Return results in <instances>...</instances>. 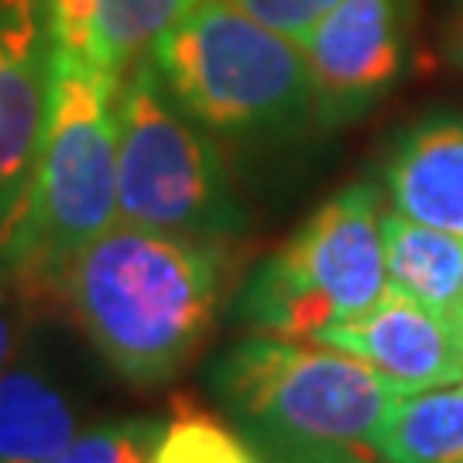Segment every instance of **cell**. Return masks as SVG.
<instances>
[{
  "mask_svg": "<svg viewBox=\"0 0 463 463\" xmlns=\"http://www.w3.org/2000/svg\"><path fill=\"white\" fill-rule=\"evenodd\" d=\"M223 244L117 220L62 271L55 296L131 384L179 378L220 316Z\"/></svg>",
  "mask_w": 463,
  "mask_h": 463,
  "instance_id": "cell-1",
  "label": "cell"
},
{
  "mask_svg": "<svg viewBox=\"0 0 463 463\" xmlns=\"http://www.w3.org/2000/svg\"><path fill=\"white\" fill-rule=\"evenodd\" d=\"M206 384L261 463H371L402 395L347 350L268 333L227 350Z\"/></svg>",
  "mask_w": 463,
  "mask_h": 463,
  "instance_id": "cell-2",
  "label": "cell"
},
{
  "mask_svg": "<svg viewBox=\"0 0 463 463\" xmlns=\"http://www.w3.org/2000/svg\"><path fill=\"white\" fill-rule=\"evenodd\" d=\"M120 83L69 52H52L49 117L28 196L0 237V275L24 298L55 296L80 250L117 223Z\"/></svg>",
  "mask_w": 463,
  "mask_h": 463,
  "instance_id": "cell-3",
  "label": "cell"
},
{
  "mask_svg": "<svg viewBox=\"0 0 463 463\" xmlns=\"http://www.w3.org/2000/svg\"><path fill=\"white\" fill-rule=\"evenodd\" d=\"M148 59L185 114L231 137L292 131L316 117L302 49L237 0H199Z\"/></svg>",
  "mask_w": 463,
  "mask_h": 463,
  "instance_id": "cell-4",
  "label": "cell"
},
{
  "mask_svg": "<svg viewBox=\"0 0 463 463\" xmlns=\"http://www.w3.org/2000/svg\"><path fill=\"white\" fill-rule=\"evenodd\" d=\"M117 220L227 244L248 227L210 131L137 59L117 97Z\"/></svg>",
  "mask_w": 463,
  "mask_h": 463,
  "instance_id": "cell-5",
  "label": "cell"
},
{
  "mask_svg": "<svg viewBox=\"0 0 463 463\" xmlns=\"http://www.w3.org/2000/svg\"><path fill=\"white\" fill-rule=\"evenodd\" d=\"M381 216L378 185L340 189L254 268L237 298V316L268 336L319 340L367 313L388 292Z\"/></svg>",
  "mask_w": 463,
  "mask_h": 463,
  "instance_id": "cell-6",
  "label": "cell"
},
{
  "mask_svg": "<svg viewBox=\"0 0 463 463\" xmlns=\"http://www.w3.org/2000/svg\"><path fill=\"white\" fill-rule=\"evenodd\" d=\"M409 0H340L298 38L316 117L347 124L367 114L402 72Z\"/></svg>",
  "mask_w": 463,
  "mask_h": 463,
  "instance_id": "cell-7",
  "label": "cell"
},
{
  "mask_svg": "<svg viewBox=\"0 0 463 463\" xmlns=\"http://www.w3.org/2000/svg\"><path fill=\"white\" fill-rule=\"evenodd\" d=\"M52 0H0V237L28 196L49 117Z\"/></svg>",
  "mask_w": 463,
  "mask_h": 463,
  "instance_id": "cell-8",
  "label": "cell"
},
{
  "mask_svg": "<svg viewBox=\"0 0 463 463\" xmlns=\"http://www.w3.org/2000/svg\"><path fill=\"white\" fill-rule=\"evenodd\" d=\"M316 344L361 357L402 395L463 381V323L432 313L395 288L367 313L326 330Z\"/></svg>",
  "mask_w": 463,
  "mask_h": 463,
  "instance_id": "cell-9",
  "label": "cell"
},
{
  "mask_svg": "<svg viewBox=\"0 0 463 463\" xmlns=\"http://www.w3.org/2000/svg\"><path fill=\"white\" fill-rule=\"evenodd\" d=\"M384 189L398 213L463 237V117H430L398 134Z\"/></svg>",
  "mask_w": 463,
  "mask_h": 463,
  "instance_id": "cell-10",
  "label": "cell"
},
{
  "mask_svg": "<svg viewBox=\"0 0 463 463\" xmlns=\"http://www.w3.org/2000/svg\"><path fill=\"white\" fill-rule=\"evenodd\" d=\"M199 0H52L55 49L124 83L158 34L183 21Z\"/></svg>",
  "mask_w": 463,
  "mask_h": 463,
  "instance_id": "cell-11",
  "label": "cell"
},
{
  "mask_svg": "<svg viewBox=\"0 0 463 463\" xmlns=\"http://www.w3.org/2000/svg\"><path fill=\"white\" fill-rule=\"evenodd\" d=\"M80 436V412L49 367L21 354L0 374V463H49Z\"/></svg>",
  "mask_w": 463,
  "mask_h": 463,
  "instance_id": "cell-12",
  "label": "cell"
},
{
  "mask_svg": "<svg viewBox=\"0 0 463 463\" xmlns=\"http://www.w3.org/2000/svg\"><path fill=\"white\" fill-rule=\"evenodd\" d=\"M388 288L463 323V237L409 220L395 206L381 216Z\"/></svg>",
  "mask_w": 463,
  "mask_h": 463,
  "instance_id": "cell-13",
  "label": "cell"
},
{
  "mask_svg": "<svg viewBox=\"0 0 463 463\" xmlns=\"http://www.w3.org/2000/svg\"><path fill=\"white\" fill-rule=\"evenodd\" d=\"M374 453L384 463H463V381L398 395Z\"/></svg>",
  "mask_w": 463,
  "mask_h": 463,
  "instance_id": "cell-14",
  "label": "cell"
},
{
  "mask_svg": "<svg viewBox=\"0 0 463 463\" xmlns=\"http://www.w3.org/2000/svg\"><path fill=\"white\" fill-rule=\"evenodd\" d=\"M148 463H261V457L233 426L183 405L162 430Z\"/></svg>",
  "mask_w": 463,
  "mask_h": 463,
  "instance_id": "cell-15",
  "label": "cell"
},
{
  "mask_svg": "<svg viewBox=\"0 0 463 463\" xmlns=\"http://www.w3.org/2000/svg\"><path fill=\"white\" fill-rule=\"evenodd\" d=\"M158 436L162 426L155 419L103 422L93 430H80V436L49 463H148Z\"/></svg>",
  "mask_w": 463,
  "mask_h": 463,
  "instance_id": "cell-16",
  "label": "cell"
},
{
  "mask_svg": "<svg viewBox=\"0 0 463 463\" xmlns=\"http://www.w3.org/2000/svg\"><path fill=\"white\" fill-rule=\"evenodd\" d=\"M237 4L258 21H265L268 28H275V32L288 34L292 42H298L340 0H237Z\"/></svg>",
  "mask_w": 463,
  "mask_h": 463,
  "instance_id": "cell-17",
  "label": "cell"
},
{
  "mask_svg": "<svg viewBox=\"0 0 463 463\" xmlns=\"http://www.w3.org/2000/svg\"><path fill=\"white\" fill-rule=\"evenodd\" d=\"M32 298H24L11 281L0 275V374L11 367V361L21 350V336H24V309Z\"/></svg>",
  "mask_w": 463,
  "mask_h": 463,
  "instance_id": "cell-18",
  "label": "cell"
},
{
  "mask_svg": "<svg viewBox=\"0 0 463 463\" xmlns=\"http://www.w3.org/2000/svg\"><path fill=\"white\" fill-rule=\"evenodd\" d=\"M443 55L457 69H463V0L453 7L447 28H443Z\"/></svg>",
  "mask_w": 463,
  "mask_h": 463,
  "instance_id": "cell-19",
  "label": "cell"
}]
</instances>
